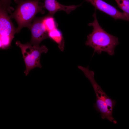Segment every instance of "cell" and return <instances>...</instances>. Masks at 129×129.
Segmentation results:
<instances>
[{"label":"cell","mask_w":129,"mask_h":129,"mask_svg":"<svg viewBox=\"0 0 129 129\" xmlns=\"http://www.w3.org/2000/svg\"><path fill=\"white\" fill-rule=\"evenodd\" d=\"M96 10L93 15V21L88 24L93 27V30L87 36L85 44L93 48L94 52L100 54L104 52L113 55L115 47L119 43L118 38L108 33L101 27L97 18Z\"/></svg>","instance_id":"cell-1"},{"label":"cell","mask_w":129,"mask_h":129,"mask_svg":"<svg viewBox=\"0 0 129 129\" xmlns=\"http://www.w3.org/2000/svg\"><path fill=\"white\" fill-rule=\"evenodd\" d=\"M17 4L16 9L9 16L14 19L18 24L16 32L18 33L25 27H29L36 15L43 14L44 3L38 0H15Z\"/></svg>","instance_id":"cell-2"},{"label":"cell","mask_w":129,"mask_h":129,"mask_svg":"<svg viewBox=\"0 0 129 129\" xmlns=\"http://www.w3.org/2000/svg\"><path fill=\"white\" fill-rule=\"evenodd\" d=\"M94 75V72L91 71L86 75L96 94V102L94 104V107L97 111L100 113L102 118H106L110 122L116 124L117 122L113 116V109L116 102L108 97L102 89L95 80Z\"/></svg>","instance_id":"cell-3"},{"label":"cell","mask_w":129,"mask_h":129,"mask_svg":"<svg viewBox=\"0 0 129 129\" xmlns=\"http://www.w3.org/2000/svg\"><path fill=\"white\" fill-rule=\"evenodd\" d=\"M16 45L21 49L26 66L24 73L27 75L30 71L36 67L41 68L40 58L42 53H46L48 49L44 45H39L27 42L22 44L19 41L16 43Z\"/></svg>","instance_id":"cell-4"},{"label":"cell","mask_w":129,"mask_h":129,"mask_svg":"<svg viewBox=\"0 0 129 129\" xmlns=\"http://www.w3.org/2000/svg\"><path fill=\"white\" fill-rule=\"evenodd\" d=\"M7 11L0 7V41L1 48L9 47L16 33V29L8 15Z\"/></svg>","instance_id":"cell-5"},{"label":"cell","mask_w":129,"mask_h":129,"mask_svg":"<svg viewBox=\"0 0 129 129\" xmlns=\"http://www.w3.org/2000/svg\"><path fill=\"white\" fill-rule=\"evenodd\" d=\"M43 17L36 18L29 28L31 34L30 42L39 45L43 40L48 38V32L46 29L43 22Z\"/></svg>","instance_id":"cell-6"},{"label":"cell","mask_w":129,"mask_h":129,"mask_svg":"<svg viewBox=\"0 0 129 129\" xmlns=\"http://www.w3.org/2000/svg\"><path fill=\"white\" fill-rule=\"evenodd\" d=\"M91 3L95 9H98L109 15L115 20L121 19L129 22V20L124 12L119 11L114 6L102 0H85Z\"/></svg>","instance_id":"cell-7"},{"label":"cell","mask_w":129,"mask_h":129,"mask_svg":"<svg viewBox=\"0 0 129 129\" xmlns=\"http://www.w3.org/2000/svg\"><path fill=\"white\" fill-rule=\"evenodd\" d=\"M81 5H65L61 4L57 0H44V8L48 11V14L53 16L56 12L60 11H64L69 14Z\"/></svg>","instance_id":"cell-8"},{"label":"cell","mask_w":129,"mask_h":129,"mask_svg":"<svg viewBox=\"0 0 129 129\" xmlns=\"http://www.w3.org/2000/svg\"><path fill=\"white\" fill-rule=\"evenodd\" d=\"M48 37L55 42L58 44V47L61 51L64 48V42L62 34L57 28L48 32Z\"/></svg>","instance_id":"cell-9"},{"label":"cell","mask_w":129,"mask_h":129,"mask_svg":"<svg viewBox=\"0 0 129 129\" xmlns=\"http://www.w3.org/2000/svg\"><path fill=\"white\" fill-rule=\"evenodd\" d=\"M43 22L46 29L48 32L57 28V25L53 16L49 14L43 17Z\"/></svg>","instance_id":"cell-10"},{"label":"cell","mask_w":129,"mask_h":129,"mask_svg":"<svg viewBox=\"0 0 129 129\" xmlns=\"http://www.w3.org/2000/svg\"><path fill=\"white\" fill-rule=\"evenodd\" d=\"M118 7L122 9L129 20V0H114Z\"/></svg>","instance_id":"cell-11"},{"label":"cell","mask_w":129,"mask_h":129,"mask_svg":"<svg viewBox=\"0 0 129 129\" xmlns=\"http://www.w3.org/2000/svg\"><path fill=\"white\" fill-rule=\"evenodd\" d=\"M11 2V0H0V7L6 10L8 12H10Z\"/></svg>","instance_id":"cell-12"},{"label":"cell","mask_w":129,"mask_h":129,"mask_svg":"<svg viewBox=\"0 0 129 129\" xmlns=\"http://www.w3.org/2000/svg\"><path fill=\"white\" fill-rule=\"evenodd\" d=\"M38 0L39 1V0Z\"/></svg>","instance_id":"cell-13"}]
</instances>
